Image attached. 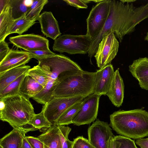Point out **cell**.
<instances>
[{"label":"cell","instance_id":"cell-30","mask_svg":"<svg viewBox=\"0 0 148 148\" xmlns=\"http://www.w3.org/2000/svg\"><path fill=\"white\" fill-rule=\"evenodd\" d=\"M59 134L62 145V148H72L73 141H70L68 136L71 129L64 125L58 126Z\"/></svg>","mask_w":148,"mask_h":148},{"label":"cell","instance_id":"cell-14","mask_svg":"<svg viewBox=\"0 0 148 148\" xmlns=\"http://www.w3.org/2000/svg\"><path fill=\"white\" fill-rule=\"evenodd\" d=\"M124 85L123 81L118 68L114 76L106 95L115 106H121L124 97Z\"/></svg>","mask_w":148,"mask_h":148},{"label":"cell","instance_id":"cell-16","mask_svg":"<svg viewBox=\"0 0 148 148\" xmlns=\"http://www.w3.org/2000/svg\"><path fill=\"white\" fill-rule=\"evenodd\" d=\"M27 132L21 129L13 128L0 140L3 148H21L23 139Z\"/></svg>","mask_w":148,"mask_h":148},{"label":"cell","instance_id":"cell-40","mask_svg":"<svg viewBox=\"0 0 148 148\" xmlns=\"http://www.w3.org/2000/svg\"><path fill=\"white\" fill-rule=\"evenodd\" d=\"M21 148H32L27 140L26 136L23 139L22 145Z\"/></svg>","mask_w":148,"mask_h":148},{"label":"cell","instance_id":"cell-18","mask_svg":"<svg viewBox=\"0 0 148 148\" xmlns=\"http://www.w3.org/2000/svg\"><path fill=\"white\" fill-rule=\"evenodd\" d=\"M30 69L24 65L9 70L0 74V92Z\"/></svg>","mask_w":148,"mask_h":148},{"label":"cell","instance_id":"cell-3","mask_svg":"<svg viewBox=\"0 0 148 148\" xmlns=\"http://www.w3.org/2000/svg\"><path fill=\"white\" fill-rule=\"evenodd\" d=\"M95 72H83L65 77L60 81L53 97L85 98L93 93Z\"/></svg>","mask_w":148,"mask_h":148},{"label":"cell","instance_id":"cell-1","mask_svg":"<svg viewBox=\"0 0 148 148\" xmlns=\"http://www.w3.org/2000/svg\"><path fill=\"white\" fill-rule=\"evenodd\" d=\"M110 117L109 125L120 135L135 139L148 136V112L145 110H120Z\"/></svg>","mask_w":148,"mask_h":148},{"label":"cell","instance_id":"cell-2","mask_svg":"<svg viewBox=\"0 0 148 148\" xmlns=\"http://www.w3.org/2000/svg\"><path fill=\"white\" fill-rule=\"evenodd\" d=\"M0 99L4 103L3 108L0 110L1 120L7 122L13 128L20 127L28 132L37 130L28 124L35 114L29 99L20 94Z\"/></svg>","mask_w":148,"mask_h":148},{"label":"cell","instance_id":"cell-36","mask_svg":"<svg viewBox=\"0 0 148 148\" xmlns=\"http://www.w3.org/2000/svg\"><path fill=\"white\" fill-rule=\"evenodd\" d=\"M68 5L76 8L78 9L87 8L88 6L84 0H63Z\"/></svg>","mask_w":148,"mask_h":148},{"label":"cell","instance_id":"cell-9","mask_svg":"<svg viewBox=\"0 0 148 148\" xmlns=\"http://www.w3.org/2000/svg\"><path fill=\"white\" fill-rule=\"evenodd\" d=\"M101 96L92 93L84 98L73 120V123L79 126L94 121L97 116Z\"/></svg>","mask_w":148,"mask_h":148},{"label":"cell","instance_id":"cell-41","mask_svg":"<svg viewBox=\"0 0 148 148\" xmlns=\"http://www.w3.org/2000/svg\"><path fill=\"white\" fill-rule=\"evenodd\" d=\"M114 136L111 137L110 140L108 148H116L114 139Z\"/></svg>","mask_w":148,"mask_h":148},{"label":"cell","instance_id":"cell-10","mask_svg":"<svg viewBox=\"0 0 148 148\" xmlns=\"http://www.w3.org/2000/svg\"><path fill=\"white\" fill-rule=\"evenodd\" d=\"M88 140L95 148H108L110 140L114 136L108 124L97 119L88 129Z\"/></svg>","mask_w":148,"mask_h":148},{"label":"cell","instance_id":"cell-19","mask_svg":"<svg viewBox=\"0 0 148 148\" xmlns=\"http://www.w3.org/2000/svg\"><path fill=\"white\" fill-rule=\"evenodd\" d=\"M44 87L34 79L26 75L21 84L19 94L29 100L36 95Z\"/></svg>","mask_w":148,"mask_h":148},{"label":"cell","instance_id":"cell-45","mask_svg":"<svg viewBox=\"0 0 148 148\" xmlns=\"http://www.w3.org/2000/svg\"><path fill=\"white\" fill-rule=\"evenodd\" d=\"M102 0H92V1L97 3V4L101 1Z\"/></svg>","mask_w":148,"mask_h":148},{"label":"cell","instance_id":"cell-38","mask_svg":"<svg viewBox=\"0 0 148 148\" xmlns=\"http://www.w3.org/2000/svg\"><path fill=\"white\" fill-rule=\"evenodd\" d=\"M138 81L139 84L142 88L148 90V77L141 79Z\"/></svg>","mask_w":148,"mask_h":148},{"label":"cell","instance_id":"cell-39","mask_svg":"<svg viewBox=\"0 0 148 148\" xmlns=\"http://www.w3.org/2000/svg\"><path fill=\"white\" fill-rule=\"evenodd\" d=\"M10 1V0H0V13L1 12L8 4Z\"/></svg>","mask_w":148,"mask_h":148},{"label":"cell","instance_id":"cell-25","mask_svg":"<svg viewBox=\"0 0 148 148\" xmlns=\"http://www.w3.org/2000/svg\"><path fill=\"white\" fill-rule=\"evenodd\" d=\"M26 73L22 75L0 92V99L19 94L21 84L26 75Z\"/></svg>","mask_w":148,"mask_h":148},{"label":"cell","instance_id":"cell-20","mask_svg":"<svg viewBox=\"0 0 148 148\" xmlns=\"http://www.w3.org/2000/svg\"><path fill=\"white\" fill-rule=\"evenodd\" d=\"M14 20L12 8L9 2L7 6L0 13V41L5 40L7 36L10 28Z\"/></svg>","mask_w":148,"mask_h":148},{"label":"cell","instance_id":"cell-28","mask_svg":"<svg viewBox=\"0 0 148 148\" xmlns=\"http://www.w3.org/2000/svg\"><path fill=\"white\" fill-rule=\"evenodd\" d=\"M48 2L47 0H33L31 5L29 7L26 17L28 19L35 21L40 15V13L44 6Z\"/></svg>","mask_w":148,"mask_h":148},{"label":"cell","instance_id":"cell-47","mask_svg":"<svg viewBox=\"0 0 148 148\" xmlns=\"http://www.w3.org/2000/svg\"></svg>","mask_w":148,"mask_h":148},{"label":"cell","instance_id":"cell-5","mask_svg":"<svg viewBox=\"0 0 148 148\" xmlns=\"http://www.w3.org/2000/svg\"><path fill=\"white\" fill-rule=\"evenodd\" d=\"M92 42V39L86 34H64L54 40L53 49L54 51L60 53L85 54L88 53Z\"/></svg>","mask_w":148,"mask_h":148},{"label":"cell","instance_id":"cell-44","mask_svg":"<svg viewBox=\"0 0 148 148\" xmlns=\"http://www.w3.org/2000/svg\"><path fill=\"white\" fill-rule=\"evenodd\" d=\"M144 40H147L148 42V32H147L146 36H145Z\"/></svg>","mask_w":148,"mask_h":148},{"label":"cell","instance_id":"cell-31","mask_svg":"<svg viewBox=\"0 0 148 148\" xmlns=\"http://www.w3.org/2000/svg\"><path fill=\"white\" fill-rule=\"evenodd\" d=\"M116 148H138L135 141L130 138L121 135L114 136Z\"/></svg>","mask_w":148,"mask_h":148},{"label":"cell","instance_id":"cell-11","mask_svg":"<svg viewBox=\"0 0 148 148\" xmlns=\"http://www.w3.org/2000/svg\"><path fill=\"white\" fill-rule=\"evenodd\" d=\"M11 43L26 51L38 49H49V41L41 36L33 34L18 35L9 38Z\"/></svg>","mask_w":148,"mask_h":148},{"label":"cell","instance_id":"cell-7","mask_svg":"<svg viewBox=\"0 0 148 148\" xmlns=\"http://www.w3.org/2000/svg\"><path fill=\"white\" fill-rule=\"evenodd\" d=\"M119 42L114 33L110 32L99 42L94 55L97 66L102 68L111 64L118 51Z\"/></svg>","mask_w":148,"mask_h":148},{"label":"cell","instance_id":"cell-22","mask_svg":"<svg viewBox=\"0 0 148 148\" xmlns=\"http://www.w3.org/2000/svg\"><path fill=\"white\" fill-rule=\"evenodd\" d=\"M59 82L58 79H51L43 89L32 98L38 103L45 105L53 97V92Z\"/></svg>","mask_w":148,"mask_h":148},{"label":"cell","instance_id":"cell-32","mask_svg":"<svg viewBox=\"0 0 148 148\" xmlns=\"http://www.w3.org/2000/svg\"><path fill=\"white\" fill-rule=\"evenodd\" d=\"M27 52L29 53L32 58H35L38 60L56 54L51 51L49 49L29 50Z\"/></svg>","mask_w":148,"mask_h":148},{"label":"cell","instance_id":"cell-21","mask_svg":"<svg viewBox=\"0 0 148 148\" xmlns=\"http://www.w3.org/2000/svg\"><path fill=\"white\" fill-rule=\"evenodd\" d=\"M129 71L138 81L148 77V59L141 58L134 60L129 66Z\"/></svg>","mask_w":148,"mask_h":148},{"label":"cell","instance_id":"cell-23","mask_svg":"<svg viewBox=\"0 0 148 148\" xmlns=\"http://www.w3.org/2000/svg\"><path fill=\"white\" fill-rule=\"evenodd\" d=\"M26 14V13L21 17L14 20L10 28L7 36L13 33L22 35L36 23L35 21L27 18Z\"/></svg>","mask_w":148,"mask_h":148},{"label":"cell","instance_id":"cell-4","mask_svg":"<svg viewBox=\"0 0 148 148\" xmlns=\"http://www.w3.org/2000/svg\"><path fill=\"white\" fill-rule=\"evenodd\" d=\"M38 65L52 79L60 80L66 77L76 74L84 70L76 62L62 54L39 59Z\"/></svg>","mask_w":148,"mask_h":148},{"label":"cell","instance_id":"cell-26","mask_svg":"<svg viewBox=\"0 0 148 148\" xmlns=\"http://www.w3.org/2000/svg\"><path fill=\"white\" fill-rule=\"evenodd\" d=\"M28 124L37 130L45 131H46L52 125L45 116L43 107L40 113L37 114H35L32 116Z\"/></svg>","mask_w":148,"mask_h":148},{"label":"cell","instance_id":"cell-27","mask_svg":"<svg viewBox=\"0 0 148 148\" xmlns=\"http://www.w3.org/2000/svg\"><path fill=\"white\" fill-rule=\"evenodd\" d=\"M26 75L34 79L44 88L51 79L41 67L38 65L29 69Z\"/></svg>","mask_w":148,"mask_h":148},{"label":"cell","instance_id":"cell-46","mask_svg":"<svg viewBox=\"0 0 148 148\" xmlns=\"http://www.w3.org/2000/svg\"><path fill=\"white\" fill-rule=\"evenodd\" d=\"M0 148H3V147L1 146L0 145Z\"/></svg>","mask_w":148,"mask_h":148},{"label":"cell","instance_id":"cell-6","mask_svg":"<svg viewBox=\"0 0 148 148\" xmlns=\"http://www.w3.org/2000/svg\"><path fill=\"white\" fill-rule=\"evenodd\" d=\"M111 0H104L91 9L86 19V34L92 40L97 37L103 29L108 17Z\"/></svg>","mask_w":148,"mask_h":148},{"label":"cell","instance_id":"cell-37","mask_svg":"<svg viewBox=\"0 0 148 148\" xmlns=\"http://www.w3.org/2000/svg\"><path fill=\"white\" fill-rule=\"evenodd\" d=\"M135 143L141 148H148V138L137 139Z\"/></svg>","mask_w":148,"mask_h":148},{"label":"cell","instance_id":"cell-42","mask_svg":"<svg viewBox=\"0 0 148 148\" xmlns=\"http://www.w3.org/2000/svg\"><path fill=\"white\" fill-rule=\"evenodd\" d=\"M33 0H24L25 4L27 6L29 7L32 3Z\"/></svg>","mask_w":148,"mask_h":148},{"label":"cell","instance_id":"cell-24","mask_svg":"<svg viewBox=\"0 0 148 148\" xmlns=\"http://www.w3.org/2000/svg\"><path fill=\"white\" fill-rule=\"evenodd\" d=\"M83 100L74 104L68 108L59 118L57 121V125L63 126L73 123V119L80 108Z\"/></svg>","mask_w":148,"mask_h":148},{"label":"cell","instance_id":"cell-13","mask_svg":"<svg viewBox=\"0 0 148 148\" xmlns=\"http://www.w3.org/2000/svg\"><path fill=\"white\" fill-rule=\"evenodd\" d=\"M32 58L26 51L11 49L8 54L0 62V74L9 70L25 65Z\"/></svg>","mask_w":148,"mask_h":148},{"label":"cell","instance_id":"cell-17","mask_svg":"<svg viewBox=\"0 0 148 148\" xmlns=\"http://www.w3.org/2000/svg\"><path fill=\"white\" fill-rule=\"evenodd\" d=\"M38 138L43 143L44 148H62L58 126L52 125Z\"/></svg>","mask_w":148,"mask_h":148},{"label":"cell","instance_id":"cell-12","mask_svg":"<svg viewBox=\"0 0 148 148\" xmlns=\"http://www.w3.org/2000/svg\"><path fill=\"white\" fill-rule=\"evenodd\" d=\"M112 65L109 64L96 72L93 93L106 95L114 73Z\"/></svg>","mask_w":148,"mask_h":148},{"label":"cell","instance_id":"cell-29","mask_svg":"<svg viewBox=\"0 0 148 148\" xmlns=\"http://www.w3.org/2000/svg\"><path fill=\"white\" fill-rule=\"evenodd\" d=\"M24 0H11L10 3L12 8L13 16L14 19L18 18L26 13L29 7L24 4Z\"/></svg>","mask_w":148,"mask_h":148},{"label":"cell","instance_id":"cell-15","mask_svg":"<svg viewBox=\"0 0 148 148\" xmlns=\"http://www.w3.org/2000/svg\"><path fill=\"white\" fill-rule=\"evenodd\" d=\"M38 20L41 32L47 37L55 40L61 35L58 22L51 12H43L40 14Z\"/></svg>","mask_w":148,"mask_h":148},{"label":"cell","instance_id":"cell-43","mask_svg":"<svg viewBox=\"0 0 148 148\" xmlns=\"http://www.w3.org/2000/svg\"><path fill=\"white\" fill-rule=\"evenodd\" d=\"M120 1L124 3H132L136 1L135 0H120Z\"/></svg>","mask_w":148,"mask_h":148},{"label":"cell","instance_id":"cell-35","mask_svg":"<svg viewBox=\"0 0 148 148\" xmlns=\"http://www.w3.org/2000/svg\"><path fill=\"white\" fill-rule=\"evenodd\" d=\"M26 138L32 148H44L43 143L38 137L27 136Z\"/></svg>","mask_w":148,"mask_h":148},{"label":"cell","instance_id":"cell-8","mask_svg":"<svg viewBox=\"0 0 148 148\" xmlns=\"http://www.w3.org/2000/svg\"><path fill=\"white\" fill-rule=\"evenodd\" d=\"M84 98L81 96L53 97L42 107L45 116L52 125H57L59 118L68 108Z\"/></svg>","mask_w":148,"mask_h":148},{"label":"cell","instance_id":"cell-33","mask_svg":"<svg viewBox=\"0 0 148 148\" xmlns=\"http://www.w3.org/2000/svg\"><path fill=\"white\" fill-rule=\"evenodd\" d=\"M72 148H95L88 139L79 136L73 140Z\"/></svg>","mask_w":148,"mask_h":148},{"label":"cell","instance_id":"cell-34","mask_svg":"<svg viewBox=\"0 0 148 148\" xmlns=\"http://www.w3.org/2000/svg\"><path fill=\"white\" fill-rule=\"evenodd\" d=\"M10 50L8 44L5 40L0 41V62L5 57Z\"/></svg>","mask_w":148,"mask_h":148}]
</instances>
